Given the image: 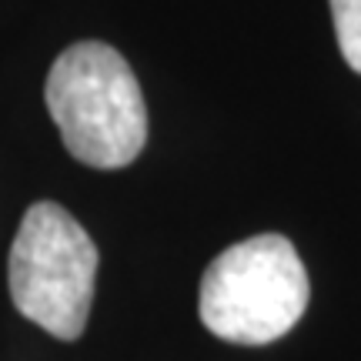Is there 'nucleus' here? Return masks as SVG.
I'll return each mask as SVG.
<instances>
[{"instance_id":"2","label":"nucleus","mask_w":361,"mask_h":361,"mask_svg":"<svg viewBox=\"0 0 361 361\" xmlns=\"http://www.w3.org/2000/svg\"><path fill=\"white\" fill-rule=\"evenodd\" d=\"M308 271L284 234H255L207 264L197 291L201 324L231 345H271L308 308Z\"/></svg>"},{"instance_id":"4","label":"nucleus","mask_w":361,"mask_h":361,"mask_svg":"<svg viewBox=\"0 0 361 361\" xmlns=\"http://www.w3.org/2000/svg\"><path fill=\"white\" fill-rule=\"evenodd\" d=\"M331 20L341 57L361 74V0H331Z\"/></svg>"},{"instance_id":"1","label":"nucleus","mask_w":361,"mask_h":361,"mask_svg":"<svg viewBox=\"0 0 361 361\" xmlns=\"http://www.w3.org/2000/svg\"><path fill=\"white\" fill-rule=\"evenodd\" d=\"M44 101L80 164L128 168L147 141V107L130 64L101 40H80L54 61Z\"/></svg>"},{"instance_id":"3","label":"nucleus","mask_w":361,"mask_h":361,"mask_svg":"<svg viewBox=\"0 0 361 361\" xmlns=\"http://www.w3.org/2000/svg\"><path fill=\"white\" fill-rule=\"evenodd\" d=\"M97 247L54 201L27 207L7 261L13 308L61 341L80 338L94 301Z\"/></svg>"}]
</instances>
